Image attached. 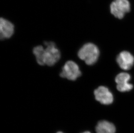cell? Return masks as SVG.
<instances>
[{"label": "cell", "instance_id": "10", "mask_svg": "<svg viewBox=\"0 0 134 133\" xmlns=\"http://www.w3.org/2000/svg\"><path fill=\"white\" fill-rule=\"evenodd\" d=\"M44 49L43 46L38 45L34 47L33 49V53L35 56L37 62L41 65H44L43 61V54Z\"/></svg>", "mask_w": 134, "mask_h": 133}, {"label": "cell", "instance_id": "7", "mask_svg": "<svg viewBox=\"0 0 134 133\" xmlns=\"http://www.w3.org/2000/svg\"><path fill=\"white\" fill-rule=\"evenodd\" d=\"M116 60L120 68L124 70L131 69L134 64V56L127 51H123L119 53Z\"/></svg>", "mask_w": 134, "mask_h": 133}, {"label": "cell", "instance_id": "4", "mask_svg": "<svg viewBox=\"0 0 134 133\" xmlns=\"http://www.w3.org/2000/svg\"><path fill=\"white\" fill-rule=\"evenodd\" d=\"M130 8V4L128 0H115L110 5L111 13L119 19L124 17Z\"/></svg>", "mask_w": 134, "mask_h": 133}, {"label": "cell", "instance_id": "3", "mask_svg": "<svg viewBox=\"0 0 134 133\" xmlns=\"http://www.w3.org/2000/svg\"><path fill=\"white\" fill-rule=\"evenodd\" d=\"M81 71L76 63L69 61L65 64L60 73V76L70 80H76L81 75Z\"/></svg>", "mask_w": 134, "mask_h": 133}, {"label": "cell", "instance_id": "1", "mask_svg": "<svg viewBox=\"0 0 134 133\" xmlns=\"http://www.w3.org/2000/svg\"><path fill=\"white\" fill-rule=\"evenodd\" d=\"M99 55V51L96 45L88 43L84 45L78 51V56L86 64L92 65L96 63Z\"/></svg>", "mask_w": 134, "mask_h": 133}, {"label": "cell", "instance_id": "9", "mask_svg": "<svg viewBox=\"0 0 134 133\" xmlns=\"http://www.w3.org/2000/svg\"><path fill=\"white\" fill-rule=\"evenodd\" d=\"M96 130L97 133H115L116 132V128L114 124L104 120L98 123Z\"/></svg>", "mask_w": 134, "mask_h": 133}, {"label": "cell", "instance_id": "6", "mask_svg": "<svg viewBox=\"0 0 134 133\" xmlns=\"http://www.w3.org/2000/svg\"><path fill=\"white\" fill-rule=\"evenodd\" d=\"M130 79V75L128 73L123 72L118 74L115 78V82L118 90L125 92L132 89L133 85L129 83Z\"/></svg>", "mask_w": 134, "mask_h": 133}, {"label": "cell", "instance_id": "8", "mask_svg": "<svg viewBox=\"0 0 134 133\" xmlns=\"http://www.w3.org/2000/svg\"><path fill=\"white\" fill-rule=\"evenodd\" d=\"M14 33V26L10 22L1 18L0 20V38L1 39H9Z\"/></svg>", "mask_w": 134, "mask_h": 133}, {"label": "cell", "instance_id": "11", "mask_svg": "<svg viewBox=\"0 0 134 133\" xmlns=\"http://www.w3.org/2000/svg\"><path fill=\"white\" fill-rule=\"evenodd\" d=\"M82 133H91V132H90V131H85V132H82Z\"/></svg>", "mask_w": 134, "mask_h": 133}, {"label": "cell", "instance_id": "12", "mask_svg": "<svg viewBox=\"0 0 134 133\" xmlns=\"http://www.w3.org/2000/svg\"><path fill=\"white\" fill-rule=\"evenodd\" d=\"M57 133H64L63 132H61V131H58V132H57Z\"/></svg>", "mask_w": 134, "mask_h": 133}, {"label": "cell", "instance_id": "5", "mask_svg": "<svg viewBox=\"0 0 134 133\" xmlns=\"http://www.w3.org/2000/svg\"><path fill=\"white\" fill-rule=\"evenodd\" d=\"M95 99L103 105H109L113 102V96L108 88L100 86L94 91Z\"/></svg>", "mask_w": 134, "mask_h": 133}, {"label": "cell", "instance_id": "2", "mask_svg": "<svg viewBox=\"0 0 134 133\" xmlns=\"http://www.w3.org/2000/svg\"><path fill=\"white\" fill-rule=\"evenodd\" d=\"M44 45L46 48L44 49L43 54V64L52 66L60 60V51L57 49L55 43L52 41H46Z\"/></svg>", "mask_w": 134, "mask_h": 133}]
</instances>
